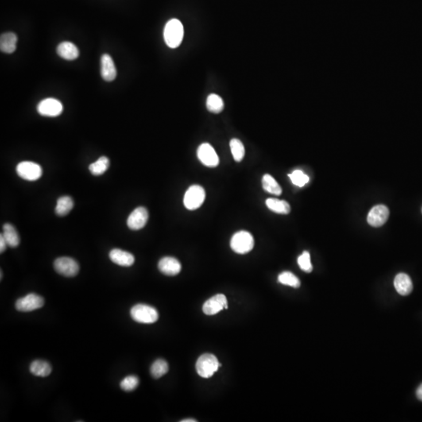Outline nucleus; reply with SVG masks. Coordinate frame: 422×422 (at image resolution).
<instances>
[{
  "label": "nucleus",
  "instance_id": "nucleus-5",
  "mask_svg": "<svg viewBox=\"0 0 422 422\" xmlns=\"http://www.w3.org/2000/svg\"><path fill=\"white\" fill-rule=\"evenodd\" d=\"M206 198V192L202 186H190L184 196V205L189 210H196L202 206Z\"/></svg>",
  "mask_w": 422,
  "mask_h": 422
},
{
  "label": "nucleus",
  "instance_id": "nucleus-26",
  "mask_svg": "<svg viewBox=\"0 0 422 422\" xmlns=\"http://www.w3.org/2000/svg\"><path fill=\"white\" fill-rule=\"evenodd\" d=\"M207 107L209 111L214 114H219L223 110V99L216 94H210L207 99Z\"/></svg>",
  "mask_w": 422,
  "mask_h": 422
},
{
  "label": "nucleus",
  "instance_id": "nucleus-2",
  "mask_svg": "<svg viewBox=\"0 0 422 422\" xmlns=\"http://www.w3.org/2000/svg\"><path fill=\"white\" fill-rule=\"evenodd\" d=\"M221 366L222 365L218 362V358L215 356L210 353H205L197 360L195 369L200 377L208 378L212 377Z\"/></svg>",
  "mask_w": 422,
  "mask_h": 422
},
{
  "label": "nucleus",
  "instance_id": "nucleus-10",
  "mask_svg": "<svg viewBox=\"0 0 422 422\" xmlns=\"http://www.w3.org/2000/svg\"><path fill=\"white\" fill-rule=\"evenodd\" d=\"M197 156L201 163L208 168H215L219 164V157L212 145L209 143H203L199 145Z\"/></svg>",
  "mask_w": 422,
  "mask_h": 422
},
{
  "label": "nucleus",
  "instance_id": "nucleus-28",
  "mask_svg": "<svg viewBox=\"0 0 422 422\" xmlns=\"http://www.w3.org/2000/svg\"><path fill=\"white\" fill-rule=\"evenodd\" d=\"M231 151L235 161H242L245 156V147L240 140L233 139L230 141Z\"/></svg>",
  "mask_w": 422,
  "mask_h": 422
},
{
  "label": "nucleus",
  "instance_id": "nucleus-29",
  "mask_svg": "<svg viewBox=\"0 0 422 422\" xmlns=\"http://www.w3.org/2000/svg\"><path fill=\"white\" fill-rule=\"evenodd\" d=\"M279 281L281 284L293 287V288H299L301 284L299 279L295 275L288 272L280 274L279 276Z\"/></svg>",
  "mask_w": 422,
  "mask_h": 422
},
{
  "label": "nucleus",
  "instance_id": "nucleus-12",
  "mask_svg": "<svg viewBox=\"0 0 422 422\" xmlns=\"http://www.w3.org/2000/svg\"><path fill=\"white\" fill-rule=\"evenodd\" d=\"M149 219V213L145 207H140L132 211L127 220V225L132 230H140L145 227Z\"/></svg>",
  "mask_w": 422,
  "mask_h": 422
},
{
  "label": "nucleus",
  "instance_id": "nucleus-25",
  "mask_svg": "<svg viewBox=\"0 0 422 422\" xmlns=\"http://www.w3.org/2000/svg\"><path fill=\"white\" fill-rule=\"evenodd\" d=\"M110 166V160L106 156H101L96 161L90 165V171L93 175H98L104 174Z\"/></svg>",
  "mask_w": 422,
  "mask_h": 422
},
{
  "label": "nucleus",
  "instance_id": "nucleus-17",
  "mask_svg": "<svg viewBox=\"0 0 422 422\" xmlns=\"http://www.w3.org/2000/svg\"><path fill=\"white\" fill-rule=\"evenodd\" d=\"M394 286L401 296H407L413 290V283L407 274L400 273L396 276Z\"/></svg>",
  "mask_w": 422,
  "mask_h": 422
},
{
  "label": "nucleus",
  "instance_id": "nucleus-4",
  "mask_svg": "<svg viewBox=\"0 0 422 422\" xmlns=\"http://www.w3.org/2000/svg\"><path fill=\"white\" fill-rule=\"evenodd\" d=\"M131 317L139 323L153 324L158 320L159 314L154 307L145 304H137L131 309Z\"/></svg>",
  "mask_w": 422,
  "mask_h": 422
},
{
  "label": "nucleus",
  "instance_id": "nucleus-7",
  "mask_svg": "<svg viewBox=\"0 0 422 422\" xmlns=\"http://www.w3.org/2000/svg\"><path fill=\"white\" fill-rule=\"evenodd\" d=\"M44 299L36 293L28 294L24 297L17 299L15 307L20 312H31L44 306Z\"/></svg>",
  "mask_w": 422,
  "mask_h": 422
},
{
  "label": "nucleus",
  "instance_id": "nucleus-33",
  "mask_svg": "<svg viewBox=\"0 0 422 422\" xmlns=\"http://www.w3.org/2000/svg\"><path fill=\"white\" fill-rule=\"evenodd\" d=\"M7 246L6 240L3 238V235L1 234V235H0V253H3L6 250V246Z\"/></svg>",
  "mask_w": 422,
  "mask_h": 422
},
{
  "label": "nucleus",
  "instance_id": "nucleus-9",
  "mask_svg": "<svg viewBox=\"0 0 422 422\" xmlns=\"http://www.w3.org/2000/svg\"><path fill=\"white\" fill-rule=\"evenodd\" d=\"M39 114L44 117H57L63 112V105L53 98H47L39 102L37 106Z\"/></svg>",
  "mask_w": 422,
  "mask_h": 422
},
{
  "label": "nucleus",
  "instance_id": "nucleus-24",
  "mask_svg": "<svg viewBox=\"0 0 422 422\" xmlns=\"http://www.w3.org/2000/svg\"><path fill=\"white\" fill-rule=\"evenodd\" d=\"M263 188L271 194H274L276 195H280L282 192L281 186H279V183L276 182V179H274L273 177L266 174L263 177L262 179Z\"/></svg>",
  "mask_w": 422,
  "mask_h": 422
},
{
  "label": "nucleus",
  "instance_id": "nucleus-20",
  "mask_svg": "<svg viewBox=\"0 0 422 422\" xmlns=\"http://www.w3.org/2000/svg\"><path fill=\"white\" fill-rule=\"evenodd\" d=\"M2 235L9 247L15 248L20 244V236L18 233L11 224L6 223L3 225Z\"/></svg>",
  "mask_w": 422,
  "mask_h": 422
},
{
  "label": "nucleus",
  "instance_id": "nucleus-11",
  "mask_svg": "<svg viewBox=\"0 0 422 422\" xmlns=\"http://www.w3.org/2000/svg\"><path fill=\"white\" fill-rule=\"evenodd\" d=\"M389 208L385 205H377L370 210L368 215V222L372 227H381L388 221Z\"/></svg>",
  "mask_w": 422,
  "mask_h": 422
},
{
  "label": "nucleus",
  "instance_id": "nucleus-3",
  "mask_svg": "<svg viewBox=\"0 0 422 422\" xmlns=\"http://www.w3.org/2000/svg\"><path fill=\"white\" fill-rule=\"evenodd\" d=\"M254 239L253 235L246 231H240L231 239V248L238 254H246L253 249Z\"/></svg>",
  "mask_w": 422,
  "mask_h": 422
},
{
  "label": "nucleus",
  "instance_id": "nucleus-1",
  "mask_svg": "<svg viewBox=\"0 0 422 422\" xmlns=\"http://www.w3.org/2000/svg\"><path fill=\"white\" fill-rule=\"evenodd\" d=\"M164 41L170 48L179 47L184 37V28L180 21L171 19L166 24L164 31Z\"/></svg>",
  "mask_w": 422,
  "mask_h": 422
},
{
  "label": "nucleus",
  "instance_id": "nucleus-15",
  "mask_svg": "<svg viewBox=\"0 0 422 422\" xmlns=\"http://www.w3.org/2000/svg\"><path fill=\"white\" fill-rule=\"evenodd\" d=\"M158 268L165 276H175L180 273L182 265L175 257H165L159 261Z\"/></svg>",
  "mask_w": 422,
  "mask_h": 422
},
{
  "label": "nucleus",
  "instance_id": "nucleus-34",
  "mask_svg": "<svg viewBox=\"0 0 422 422\" xmlns=\"http://www.w3.org/2000/svg\"><path fill=\"white\" fill-rule=\"evenodd\" d=\"M417 397L419 400L422 401V384L418 388L416 391Z\"/></svg>",
  "mask_w": 422,
  "mask_h": 422
},
{
  "label": "nucleus",
  "instance_id": "nucleus-8",
  "mask_svg": "<svg viewBox=\"0 0 422 422\" xmlns=\"http://www.w3.org/2000/svg\"><path fill=\"white\" fill-rule=\"evenodd\" d=\"M54 268L58 274L65 277H74L79 272V265L71 257H59L54 261Z\"/></svg>",
  "mask_w": 422,
  "mask_h": 422
},
{
  "label": "nucleus",
  "instance_id": "nucleus-27",
  "mask_svg": "<svg viewBox=\"0 0 422 422\" xmlns=\"http://www.w3.org/2000/svg\"><path fill=\"white\" fill-rule=\"evenodd\" d=\"M168 369L169 368L167 361L163 359L156 360L151 366V375L154 378H160L168 373Z\"/></svg>",
  "mask_w": 422,
  "mask_h": 422
},
{
  "label": "nucleus",
  "instance_id": "nucleus-30",
  "mask_svg": "<svg viewBox=\"0 0 422 422\" xmlns=\"http://www.w3.org/2000/svg\"><path fill=\"white\" fill-rule=\"evenodd\" d=\"M140 384V379L139 377L136 375H129L125 377L122 381H121V389L126 392H131V391L135 390L138 387Z\"/></svg>",
  "mask_w": 422,
  "mask_h": 422
},
{
  "label": "nucleus",
  "instance_id": "nucleus-13",
  "mask_svg": "<svg viewBox=\"0 0 422 422\" xmlns=\"http://www.w3.org/2000/svg\"><path fill=\"white\" fill-rule=\"evenodd\" d=\"M224 309H228V301L223 294H217L209 299L203 306V313L207 315H217Z\"/></svg>",
  "mask_w": 422,
  "mask_h": 422
},
{
  "label": "nucleus",
  "instance_id": "nucleus-16",
  "mask_svg": "<svg viewBox=\"0 0 422 422\" xmlns=\"http://www.w3.org/2000/svg\"><path fill=\"white\" fill-rule=\"evenodd\" d=\"M109 257L112 262L120 266L130 267L135 262L134 256L129 252L124 251L122 249H112Z\"/></svg>",
  "mask_w": 422,
  "mask_h": 422
},
{
  "label": "nucleus",
  "instance_id": "nucleus-22",
  "mask_svg": "<svg viewBox=\"0 0 422 422\" xmlns=\"http://www.w3.org/2000/svg\"><path fill=\"white\" fill-rule=\"evenodd\" d=\"M267 207L273 212L280 214H288L290 213V205L286 201L270 198L266 200Z\"/></svg>",
  "mask_w": 422,
  "mask_h": 422
},
{
  "label": "nucleus",
  "instance_id": "nucleus-14",
  "mask_svg": "<svg viewBox=\"0 0 422 422\" xmlns=\"http://www.w3.org/2000/svg\"><path fill=\"white\" fill-rule=\"evenodd\" d=\"M101 75L106 82H112L117 77V69L111 56L103 54L100 60Z\"/></svg>",
  "mask_w": 422,
  "mask_h": 422
},
{
  "label": "nucleus",
  "instance_id": "nucleus-32",
  "mask_svg": "<svg viewBox=\"0 0 422 422\" xmlns=\"http://www.w3.org/2000/svg\"><path fill=\"white\" fill-rule=\"evenodd\" d=\"M299 268L303 270V272L307 273H311L313 271V266L311 262V256L307 251H304L302 253L297 260Z\"/></svg>",
  "mask_w": 422,
  "mask_h": 422
},
{
  "label": "nucleus",
  "instance_id": "nucleus-6",
  "mask_svg": "<svg viewBox=\"0 0 422 422\" xmlns=\"http://www.w3.org/2000/svg\"><path fill=\"white\" fill-rule=\"evenodd\" d=\"M17 175L27 181H36L43 175L41 166L32 161L21 162L16 168Z\"/></svg>",
  "mask_w": 422,
  "mask_h": 422
},
{
  "label": "nucleus",
  "instance_id": "nucleus-23",
  "mask_svg": "<svg viewBox=\"0 0 422 422\" xmlns=\"http://www.w3.org/2000/svg\"><path fill=\"white\" fill-rule=\"evenodd\" d=\"M74 207V201L70 196H62L59 198L56 203L55 212L56 215L63 217L69 214Z\"/></svg>",
  "mask_w": 422,
  "mask_h": 422
},
{
  "label": "nucleus",
  "instance_id": "nucleus-35",
  "mask_svg": "<svg viewBox=\"0 0 422 422\" xmlns=\"http://www.w3.org/2000/svg\"><path fill=\"white\" fill-rule=\"evenodd\" d=\"M182 422H196L197 421L193 420V419H185V420L181 421Z\"/></svg>",
  "mask_w": 422,
  "mask_h": 422
},
{
  "label": "nucleus",
  "instance_id": "nucleus-19",
  "mask_svg": "<svg viewBox=\"0 0 422 422\" xmlns=\"http://www.w3.org/2000/svg\"><path fill=\"white\" fill-rule=\"evenodd\" d=\"M17 37L12 32L2 34L0 38V49L5 53H13L17 48Z\"/></svg>",
  "mask_w": 422,
  "mask_h": 422
},
{
  "label": "nucleus",
  "instance_id": "nucleus-31",
  "mask_svg": "<svg viewBox=\"0 0 422 422\" xmlns=\"http://www.w3.org/2000/svg\"><path fill=\"white\" fill-rule=\"evenodd\" d=\"M288 177L290 178L292 183L299 187H303L309 182V177L299 170L294 171L292 174L288 175Z\"/></svg>",
  "mask_w": 422,
  "mask_h": 422
},
{
  "label": "nucleus",
  "instance_id": "nucleus-21",
  "mask_svg": "<svg viewBox=\"0 0 422 422\" xmlns=\"http://www.w3.org/2000/svg\"><path fill=\"white\" fill-rule=\"evenodd\" d=\"M30 372L38 377H47L52 372V367L47 361L36 360L31 364Z\"/></svg>",
  "mask_w": 422,
  "mask_h": 422
},
{
  "label": "nucleus",
  "instance_id": "nucleus-18",
  "mask_svg": "<svg viewBox=\"0 0 422 422\" xmlns=\"http://www.w3.org/2000/svg\"><path fill=\"white\" fill-rule=\"evenodd\" d=\"M56 52L64 60H74L79 56V50L74 43L63 42L58 46Z\"/></svg>",
  "mask_w": 422,
  "mask_h": 422
}]
</instances>
